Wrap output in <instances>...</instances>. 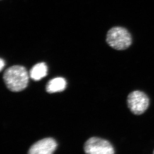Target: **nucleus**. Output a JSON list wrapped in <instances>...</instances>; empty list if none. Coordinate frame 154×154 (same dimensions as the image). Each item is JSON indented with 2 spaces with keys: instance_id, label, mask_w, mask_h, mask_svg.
I'll list each match as a JSON object with an SVG mask.
<instances>
[{
  "instance_id": "nucleus-8",
  "label": "nucleus",
  "mask_w": 154,
  "mask_h": 154,
  "mask_svg": "<svg viewBox=\"0 0 154 154\" xmlns=\"http://www.w3.org/2000/svg\"><path fill=\"white\" fill-rule=\"evenodd\" d=\"M5 65V63L4 60H3L2 58L1 59V60H0V70L1 71L3 70Z\"/></svg>"
},
{
  "instance_id": "nucleus-5",
  "label": "nucleus",
  "mask_w": 154,
  "mask_h": 154,
  "mask_svg": "<svg viewBox=\"0 0 154 154\" xmlns=\"http://www.w3.org/2000/svg\"><path fill=\"white\" fill-rule=\"evenodd\" d=\"M57 146V142L54 139H43L31 146L28 154H53Z\"/></svg>"
},
{
  "instance_id": "nucleus-7",
  "label": "nucleus",
  "mask_w": 154,
  "mask_h": 154,
  "mask_svg": "<svg viewBox=\"0 0 154 154\" xmlns=\"http://www.w3.org/2000/svg\"><path fill=\"white\" fill-rule=\"evenodd\" d=\"M48 74V67L45 63H39L32 67L29 76L32 80L39 81L47 76Z\"/></svg>"
},
{
  "instance_id": "nucleus-3",
  "label": "nucleus",
  "mask_w": 154,
  "mask_h": 154,
  "mask_svg": "<svg viewBox=\"0 0 154 154\" xmlns=\"http://www.w3.org/2000/svg\"><path fill=\"white\" fill-rule=\"evenodd\" d=\"M127 105L133 114L141 115L146 111L150 105V99L145 93L135 90L128 95Z\"/></svg>"
},
{
  "instance_id": "nucleus-9",
  "label": "nucleus",
  "mask_w": 154,
  "mask_h": 154,
  "mask_svg": "<svg viewBox=\"0 0 154 154\" xmlns=\"http://www.w3.org/2000/svg\"><path fill=\"white\" fill-rule=\"evenodd\" d=\"M153 154H154V152H153Z\"/></svg>"
},
{
  "instance_id": "nucleus-6",
  "label": "nucleus",
  "mask_w": 154,
  "mask_h": 154,
  "mask_svg": "<svg viewBox=\"0 0 154 154\" xmlns=\"http://www.w3.org/2000/svg\"><path fill=\"white\" fill-rule=\"evenodd\" d=\"M66 80L61 77H57L51 80L47 84L46 90L49 93L62 92L66 87Z\"/></svg>"
},
{
  "instance_id": "nucleus-2",
  "label": "nucleus",
  "mask_w": 154,
  "mask_h": 154,
  "mask_svg": "<svg viewBox=\"0 0 154 154\" xmlns=\"http://www.w3.org/2000/svg\"><path fill=\"white\" fill-rule=\"evenodd\" d=\"M106 42L114 49L125 50L132 44V37L128 30L123 27H114L108 31Z\"/></svg>"
},
{
  "instance_id": "nucleus-1",
  "label": "nucleus",
  "mask_w": 154,
  "mask_h": 154,
  "mask_svg": "<svg viewBox=\"0 0 154 154\" xmlns=\"http://www.w3.org/2000/svg\"><path fill=\"white\" fill-rule=\"evenodd\" d=\"M3 79L10 90L12 92H20L28 86L29 75L25 67L14 66L5 71Z\"/></svg>"
},
{
  "instance_id": "nucleus-4",
  "label": "nucleus",
  "mask_w": 154,
  "mask_h": 154,
  "mask_svg": "<svg viewBox=\"0 0 154 154\" xmlns=\"http://www.w3.org/2000/svg\"><path fill=\"white\" fill-rule=\"evenodd\" d=\"M84 149L86 154H115L113 147L109 141L97 137L89 139Z\"/></svg>"
}]
</instances>
